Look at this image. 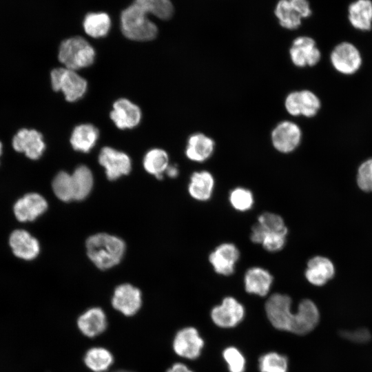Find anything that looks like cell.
<instances>
[{"label":"cell","instance_id":"obj_5","mask_svg":"<svg viewBox=\"0 0 372 372\" xmlns=\"http://www.w3.org/2000/svg\"><path fill=\"white\" fill-rule=\"evenodd\" d=\"M52 87L54 91H61L69 102L80 99L87 90V83L75 70L59 68L50 74Z\"/></svg>","mask_w":372,"mask_h":372},{"label":"cell","instance_id":"obj_35","mask_svg":"<svg viewBox=\"0 0 372 372\" xmlns=\"http://www.w3.org/2000/svg\"><path fill=\"white\" fill-rule=\"evenodd\" d=\"M229 202L235 209L246 211L252 207L254 196L250 190L243 187H237L230 192Z\"/></svg>","mask_w":372,"mask_h":372},{"label":"cell","instance_id":"obj_27","mask_svg":"<svg viewBox=\"0 0 372 372\" xmlns=\"http://www.w3.org/2000/svg\"><path fill=\"white\" fill-rule=\"evenodd\" d=\"M74 191V200H82L90 193L94 178L90 169L85 166L77 167L71 174Z\"/></svg>","mask_w":372,"mask_h":372},{"label":"cell","instance_id":"obj_23","mask_svg":"<svg viewBox=\"0 0 372 372\" xmlns=\"http://www.w3.org/2000/svg\"><path fill=\"white\" fill-rule=\"evenodd\" d=\"M273 276L265 269L254 267L249 269L245 275V288L249 293L265 296L273 282Z\"/></svg>","mask_w":372,"mask_h":372},{"label":"cell","instance_id":"obj_36","mask_svg":"<svg viewBox=\"0 0 372 372\" xmlns=\"http://www.w3.org/2000/svg\"><path fill=\"white\" fill-rule=\"evenodd\" d=\"M223 355L230 372H245V358L237 348L234 347L226 348L223 351Z\"/></svg>","mask_w":372,"mask_h":372},{"label":"cell","instance_id":"obj_38","mask_svg":"<svg viewBox=\"0 0 372 372\" xmlns=\"http://www.w3.org/2000/svg\"><path fill=\"white\" fill-rule=\"evenodd\" d=\"M287 233L288 230L266 234L261 245L268 251H280L285 245Z\"/></svg>","mask_w":372,"mask_h":372},{"label":"cell","instance_id":"obj_4","mask_svg":"<svg viewBox=\"0 0 372 372\" xmlns=\"http://www.w3.org/2000/svg\"><path fill=\"white\" fill-rule=\"evenodd\" d=\"M94 48L81 37L63 40L59 49V59L65 68L73 70L91 65L95 59Z\"/></svg>","mask_w":372,"mask_h":372},{"label":"cell","instance_id":"obj_16","mask_svg":"<svg viewBox=\"0 0 372 372\" xmlns=\"http://www.w3.org/2000/svg\"><path fill=\"white\" fill-rule=\"evenodd\" d=\"M240 258V251L232 243L218 245L209 256V260L214 271L223 276H229L234 272L236 263Z\"/></svg>","mask_w":372,"mask_h":372},{"label":"cell","instance_id":"obj_40","mask_svg":"<svg viewBox=\"0 0 372 372\" xmlns=\"http://www.w3.org/2000/svg\"><path fill=\"white\" fill-rule=\"evenodd\" d=\"M341 335L343 338L355 342H366L371 338L370 332L365 328L353 331H344Z\"/></svg>","mask_w":372,"mask_h":372},{"label":"cell","instance_id":"obj_1","mask_svg":"<svg viewBox=\"0 0 372 372\" xmlns=\"http://www.w3.org/2000/svg\"><path fill=\"white\" fill-rule=\"evenodd\" d=\"M291 299L287 295L274 293L265 303V311L271 324L277 329L304 335L318 324L320 313L311 300H302L297 311L291 310Z\"/></svg>","mask_w":372,"mask_h":372},{"label":"cell","instance_id":"obj_29","mask_svg":"<svg viewBox=\"0 0 372 372\" xmlns=\"http://www.w3.org/2000/svg\"><path fill=\"white\" fill-rule=\"evenodd\" d=\"M84 362L92 371L103 372L113 363V356L108 350L104 348L94 347L86 352Z\"/></svg>","mask_w":372,"mask_h":372},{"label":"cell","instance_id":"obj_3","mask_svg":"<svg viewBox=\"0 0 372 372\" xmlns=\"http://www.w3.org/2000/svg\"><path fill=\"white\" fill-rule=\"evenodd\" d=\"M148 14L132 3L121 13V30L127 39L137 41L154 39L158 33L156 24L147 17Z\"/></svg>","mask_w":372,"mask_h":372},{"label":"cell","instance_id":"obj_22","mask_svg":"<svg viewBox=\"0 0 372 372\" xmlns=\"http://www.w3.org/2000/svg\"><path fill=\"white\" fill-rule=\"evenodd\" d=\"M80 331L87 337H95L107 328V321L104 311L99 307L87 310L77 320Z\"/></svg>","mask_w":372,"mask_h":372},{"label":"cell","instance_id":"obj_7","mask_svg":"<svg viewBox=\"0 0 372 372\" xmlns=\"http://www.w3.org/2000/svg\"><path fill=\"white\" fill-rule=\"evenodd\" d=\"M302 136V130L298 124L290 121H283L273 128L271 139L277 151L288 154L300 145Z\"/></svg>","mask_w":372,"mask_h":372},{"label":"cell","instance_id":"obj_25","mask_svg":"<svg viewBox=\"0 0 372 372\" xmlns=\"http://www.w3.org/2000/svg\"><path fill=\"white\" fill-rule=\"evenodd\" d=\"M99 130L92 124L77 125L73 130L70 143L76 151L88 152L95 145L99 138Z\"/></svg>","mask_w":372,"mask_h":372},{"label":"cell","instance_id":"obj_21","mask_svg":"<svg viewBox=\"0 0 372 372\" xmlns=\"http://www.w3.org/2000/svg\"><path fill=\"white\" fill-rule=\"evenodd\" d=\"M284 220L278 214L265 212L258 218V222L251 229V240L256 244H261L266 234L287 231Z\"/></svg>","mask_w":372,"mask_h":372},{"label":"cell","instance_id":"obj_43","mask_svg":"<svg viewBox=\"0 0 372 372\" xmlns=\"http://www.w3.org/2000/svg\"><path fill=\"white\" fill-rule=\"evenodd\" d=\"M178 167L175 165H169L165 171V174L170 178H176L178 175Z\"/></svg>","mask_w":372,"mask_h":372},{"label":"cell","instance_id":"obj_20","mask_svg":"<svg viewBox=\"0 0 372 372\" xmlns=\"http://www.w3.org/2000/svg\"><path fill=\"white\" fill-rule=\"evenodd\" d=\"M215 143L212 138L203 133H196L187 140L185 154L189 160L202 163L212 155Z\"/></svg>","mask_w":372,"mask_h":372},{"label":"cell","instance_id":"obj_42","mask_svg":"<svg viewBox=\"0 0 372 372\" xmlns=\"http://www.w3.org/2000/svg\"><path fill=\"white\" fill-rule=\"evenodd\" d=\"M167 372H193L186 365L182 363H176Z\"/></svg>","mask_w":372,"mask_h":372},{"label":"cell","instance_id":"obj_15","mask_svg":"<svg viewBox=\"0 0 372 372\" xmlns=\"http://www.w3.org/2000/svg\"><path fill=\"white\" fill-rule=\"evenodd\" d=\"M142 303L140 290L130 284L118 286L114 292L112 304L114 309L127 316L134 315Z\"/></svg>","mask_w":372,"mask_h":372},{"label":"cell","instance_id":"obj_34","mask_svg":"<svg viewBox=\"0 0 372 372\" xmlns=\"http://www.w3.org/2000/svg\"><path fill=\"white\" fill-rule=\"evenodd\" d=\"M299 93L301 116L307 118L315 116L321 108V101L319 97L309 90L299 91Z\"/></svg>","mask_w":372,"mask_h":372},{"label":"cell","instance_id":"obj_2","mask_svg":"<svg viewBox=\"0 0 372 372\" xmlns=\"http://www.w3.org/2000/svg\"><path fill=\"white\" fill-rule=\"evenodd\" d=\"M87 254L100 269H107L118 265L123 257L125 245L117 236L100 233L86 240Z\"/></svg>","mask_w":372,"mask_h":372},{"label":"cell","instance_id":"obj_41","mask_svg":"<svg viewBox=\"0 0 372 372\" xmlns=\"http://www.w3.org/2000/svg\"><path fill=\"white\" fill-rule=\"evenodd\" d=\"M292 8L301 17L302 19L309 17L311 14V8L307 0H289Z\"/></svg>","mask_w":372,"mask_h":372},{"label":"cell","instance_id":"obj_11","mask_svg":"<svg viewBox=\"0 0 372 372\" xmlns=\"http://www.w3.org/2000/svg\"><path fill=\"white\" fill-rule=\"evenodd\" d=\"M48 209L45 198L35 192L28 193L14 204L13 212L19 222H31L41 216Z\"/></svg>","mask_w":372,"mask_h":372},{"label":"cell","instance_id":"obj_9","mask_svg":"<svg viewBox=\"0 0 372 372\" xmlns=\"http://www.w3.org/2000/svg\"><path fill=\"white\" fill-rule=\"evenodd\" d=\"M245 308L233 297L225 298L222 303L214 307L211 311L214 323L222 328L234 327L245 317Z\"/></svg>","mask_w":372,"mask_h":372},{"label":"cell","instance_id":"obj_19","mask_svg":"<svg viewBox=\"0 0 372 372\" xmlns=\"http://www.w3.org/2000/svg\"><path fill=\"white\" fill-rule=\"evenodd\" d=\"M334 273L333 262L326 257L318 256L308 261L305 277L311 284L322 286L333 277Z\"/></svg>","mask_w":372,"mask_h":372},{"label":"cell","instance_id":"obj_26","mask_svg":"<svg viewBox=\"0 0 372 372\" xmlns=\"http://www.w3.org/2000/svg\"><path fill=\"white\" fill-rule=\"evenodd\" d=\"M83 27L87 35L96 39L101 38L108 34L111 19L103 12H90L83 19Z\"/></svg>","mask_w":372,"mask_h":372},{"label":"cell","instance_id":"obj_37","mask_svg":"<svg viewBox=\"0 0 372 372\" xmlns=\"http://www.w3.org/2000/svg\"><path fill=\"white\" fill-rule=\"evenodd\" d=\"M356 180L360 189L372 192V158L365 160L360 165Z\"/></svg>","mask_w":372,"mask_h":372},{"label":"cell","instance_id":"obj_18","mask_svg":"<svg viewBox=\"0 0 372 372\" xmlns=\"http://www.w3.org/2000/svg\"><path fill=\"white\" fill-rule=\"evenodd\" d=\"M347 19L350 25L361 32L372 29V0H354L347 8Z\"/></svg>","mask_w":372,"mask_h":372},{"label":"cell","instance_id":"obj_12","mask_svg":"<svg viewBox=\"0 0 372 372\" xmlns=\"http://www.w3.org/2000/svg\"><path fill=\"white\" fill-rule=\"evenodd\" d=\"M203 346L204 341L197 329L191 327L178 331L173 342L175 353L182 358L190 360L200 356Z\"/></svg>","mask_w":372,"mask_h":372},{"label":"cell","instance_id":"obj_13","mask_svg":"<svg viewBox=\"0 0 372 372\" xmlns=\"http://www.w3.org/2000/svg\"><path fill=\"white\" fill-rule=\"evenodd\" d=\"M12 147L32 160L39 159L45 149L42 134L35 130L28 129L18 131L12 139Z\"/></svg>","mask_w":372,"mask_h":372},{"label":"cell","instance_id":"obj_31","mask_svg":"<svg viewBox=\"0 0 372 372\" xmlns=\"http://www.w3.org/2000/svg\"><path fill=\"white\" fill-rule=\"evenodd\" d=\"M275 14L280 24L286 29L295 30L301 25L302 19L292 8L289 0H280L278 2Z\"/></svg>","mask_w":372,"mask_h":372},{"label":"cell","instance_id":"obj_24","mask_svg":"<svg viewBox=\"0 0 372 372\" xmlns=\"http://www.w3.org/2000/svg\"><path fill=\"white\" fill-rule=\"evenodd\" d=\"M214 178L212 174L205 170L192 174L188 185L189 195L196 200L207 201L213 193Z\"/></svg>","mask_w":372,"mask_h":372},{"label":"cell","instance_id":"obj_8","mask_svg":"<svg viewBox=\"0 0 372 372\" xmlns=\"http://www.w3.org/2000/svg\"><path fill=\"white\" fill-rule=\"evenodd\" d=\"M289 55L293 64L298 68L312 67L321 59V52L316 41L309 36L296 38L289 50Z\"/></svg>","mask_w":372,"mask_h":372},{"label":"cell","instance_id":"obj_10","mask_svg":"<svg viewBox=\"0 0 372 372\" xmlns=\"http://www.w3.org/2000/svg\"><path fill=\"white\" fill-rule=\"evenodd\" d=\"M99 162L105 168L107 178L110 180L128 174L132 168L130 158L126 154L110 147L102 148Z\"/></svg>","mask_w":372,"mask_h":372},{"label":"cell","instance_id":"obj_6","mask_svg":"<svg viewBox=\"0 0 372 372\" xmlns=\"http://www.w3.org/2000/svg\"><path fill=\"white\" fill-rule=\"evenodd\" d=\"M329 59L335 71L347 76L355 74L362 64L360 51L349 41H342L335 45L330 53Z\"/></svg>","mask_w":372,"mask_h":372},{"label":"cell","instance_id":"obj_30","mask_svg":"<svg viewBox=\"0 0 372 372\" xmlns=\"http://www.w3.org/2000/svg\"><path fill=\"white\" fill-rule=\"evenodd\" d=\"M133 3L148 14L160 19H169L174 13V6L170 0H134Z\"/></svg>","mask_w":372,"mask_h":372},{"label":"cell","instance_id":"obj_32","mask_svg":"<svg viewBox=\"0 0 372 372\" xmlns=\"http://www.w3.org/2000/svg\"><path fill=\"white\" fill-rule=\"evenodd\" d=\"M52 189L61 200L69 202L74 200V191L71 174L65 172H59L53 179Z\"/></svg>","mask_w":372,"mask_h":372},{"label":"cell","instance_id":"obj_33","mask_svg":"<svg viewBox=\"0 0 372 372\" xmlns=\"http://www.w3.org/2000/svg\"><path fill=\"white\" fill-rule=\"evenodd\" d=\"M258 363L260 372H287L288 370L287 357L276 352L261 355Z\"/></svg>","mask_w":372,"mask_h":372},{"label":"cell","instance_id":"obj_44","mask_svg":"<svg viewBox=\"0 0 372 372\" xmlns=\"http://www.w3.org/2000/svg\"><path fill=\"white\" fill-rule=\"evenodd\" d=\"M1 154H2V143L0 141V156H1Z\"/></svg>","mask_w":372,"mask_h":372},{"label":"cell","instance_id":"obj_17","mask_svg":"<svg viewBox=\"0 0 372 372\" xmlns=\"http://www.w3.org/2000/svg\"><path fill=\"white\" fill-rule=\"evenodd\" d=\"M110 118L119 129H131L141 121V111L138 106L126 99H119L113 105Z\"/></svg>","mask_w":372,"mask_h":372},{"label":"cell","instance_id":"obj_45","mask_svg":"<svg viewBox=\"0 0 372 372\" xmlns=\"http://www.w3.org/2000/svg\"><path fill=\"white\" fill-rule=\"evenodd\" d=\"M115 372H130V371H115Z\"/></svg>","mask_w":372,"mask_h":372},{"label":"cell","instance_id":"obj_39","mask_svg":"<svg viewBox=\"0 0 372 372\" xmlns=\"http://www.w3.org/2000/svg\"><path fill=\"white\" fill-rule=\"evenodd\" d=\"M285 107L290 115L293 116H301L299 91L291 92L287 96L285 100Z\"/></svg>","mask_w":372,"mask_h":372},{"label":"cell","instance_id":"obj_14","mask_svg":"<svg viewBox=\"0 0 372 372\" xmlns=\"http://www.w3.org/2000/svg\"><path fill=\"white\" fill-rule=\"evenodd\" d=\"M8 242L13 254L21 260H32L39 254V242L25 229L14 230L10 234Z\"/></svg>","mask_w":372,"mask_h":372},{"label":"cell","instance_id":"obj_28","mask_svg":"<svg viewBox=\"0 0 372 372\" xmlns=\"http://www.w3.org/2000/svg\"><path fill=\"white\" fill-rule=\"evenodd\" d=\"M145 169L153 174L157 179H161L169 166L167 153L162 149H152L148 151L143 158Z\"/></svg>","mask_w":372,"mask_h":372}]
</instances>
